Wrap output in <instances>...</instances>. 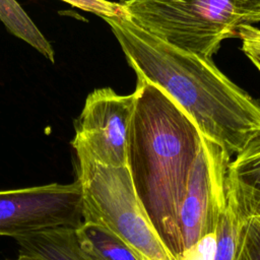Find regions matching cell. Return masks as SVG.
I'll return each instance as SVG.
<instances>
[{
	"label": "cell",
	"mask_w": 260,
	"mask_h": 260,
	"mask_svg": "<svg viewBox=\"0 0 260 260\" xmlns=\"http://www.w3.org/2000/svg\"><path fill=\"white\" fill-rule=\"evenodd\" d=\"M235 260H260V217L243 222Z\"/></svg>",
	"instance_id": "13"
},
{
	"label": "cell",
	"mask_w": 260,
	"mask_h": 260,
	"mask_svg": "<svg viewBox=\"0 0 260 260\" xmlns=\"http://www.w3.org/2000/svg\"><path fill=\"white\" fill-rule=\"evenodd\" d=\"M137 77L171 96L200 133L231 158L260 135V104L229 79L209 58L176 48L127 16L102 17Z\"/></svg>",
	"instance_id": "1"
},
{
	"label": "cell",
	"mask_w": 260,
	"mask_h": 260,
	"mask_svg": "<svg viewBox=\"0 0 260 260\" xmlns=\"http://www.w3.org/2000/svg\"><path fill=\"white\" fill-rule=\"evenodd\" d=\"M234 198L226 188V203L221 210L215 230L216 247L213 260H235L243 224Z\"/></svg>",
	"instance_id": "12"
},
{
	"label": "cell",
	"mask_w": 260,
	"mask_h": 260,
	"mask_svg": "<svg viewBox=\"0 0 260 260\" xmlns=\"http://www.w3.org/2000/svg\"><path fill=\"white\" fill-rule=\"evenodd\" d=\"M75 233L80 248L91 260H145L114 234L95 223L82 221Z\"/></svg>",
	"instance_id": "10"
},
{
	"label": "cell",
	"mask_w": 260,
	"mask_h": 260,
	"mask_svg": "<svg viewBox=\"0 0 260 260\" xmlns=\"http://www.w3.org/2000/svg\"><path fill=\"white\" fill-rule=\"evenodd\" d=\"M71 6L77 7L83 11L96 14L101 17L127 16L121 3L108 0H62Z\"/></svg>",
	"instance_id": "14"
},
{
	"label": "cell",
	"mask_w": 260,
	"mask_h": 260,
	"mask_svg": "<svg viewBox=\"0 0 260 260\" xmlns=\"http://www.w3.org/2000/svg\"><path fill=\"white\" fill-rule=\"evenodd\" d=\"M14 260H38V259H34V258H28V257H24V256H20L18 255V257Z\"/></svg>",
	"instance_id": "17"
},
{
	"label": "cell",
	"mask_w": 260,
	"mask_h": 260,
	"mask_svg": "<svg viewBox=\"0 0 260 260\" xmlns=\"http://www.w3.org/2000/svg\"><path fill=\"white\" fill-rule=\"evenodd\" d=\"M127 17L164 42L211 59L222 41L260 22V0H124Z\"/></svg>",
	"instance_id": "3"
},
{
	"label": "cell",
	"mask_w": 260,
	"mask_h": 260,
	"mask_svg": "<svg viewBox=\"0 0 260 260\" xmlns=\"http://www.w3.org/2000/svg\"><path fill=\"white\" fill-rule=\"evenodd\" d=\"M215 234L205 236L190 249L186 250L180 260H213L215 255Z\"/></svg>",
	"instance_id": "16"
},
{
	"label": "cell",
	"mask_w": 260,
	"mask_h": 260,
	"mask_svg": "<svg viewBox=\"0 0 260 260\" xmlns=\"http://www.w3.org/2000/svg\"><path fill=\"white\" fill-rule=\"evenodd\" d=\"M137 91L119 94L111 87L96 88L86 96L75 121L71 145L75 153L108 166H128V145Z\"/></svg>",
	"instance_id": "5"
},
{
	"label": "cell",
	"mask_w": 260,
	"mask_h": 260,
	"mask_svg": "<svg viewBox=\"0 0 260 260\" xmlns=\"http://www.w3.org/2000/svg\"><path fill=\"white\" fill-rule=\"evenodd\" d=\"M82 221L77 180L0 191V236L16 238L58 226L76 229Z\"/></svg>",
	"instance_id": "6"
},
{
	"label": "cell",
	"mask_w": 260,
	"mask_h": 260,
	"mask_svg": "<svg viewBox=\"0 0 260 260\" xmlns=\"http://www.w3.org/2000/svg\"><path fill=\"white\" fill-rule=\"evenodd\" d=\"M231 156L202 135L180 210L184 252L205 236L215 234L226 203V171Z\"/></svg>",
	"instance_id": "7"
},
{
	"label": "cell",
	"mask_w": 260,
	"mask_h": 260,
	"mask_svg": "<svg viewBox=\"0 0 260 260\" xmlns=\"http://www.w3.org/2000/svg\"><path fill=\"white\" fill-rule=\"evenodd\" d=\"M238 37L242 42L241 50L260 72V28L254 25L243 26Z\"/></svg>",
	"instance_id": "15"
},
{
	"label": "cell",
	"mask_w": 260,
	"mask_h": 260,
	"mask_svg": "<svg viewBox=\"0 0 260 260\" xmlns=\"http://www.w3.org/2000/svg\"><path fill=\"white\" fill-rule=\"evenodd\" d=\"M226 188L243 221L260 217V135L231 158Z\"/></svg>",
	"instance_id": "8"
},
{
	"label": "cell",
	"mask_w": 260,
	"mask_h": 260,
	"mask_svg": "<svg viewBox=\"0 0 260 260\" xmlns=\"http://www.w3.org/2000/svg\"><path fill=\"white\" fill-rule=\"evenodd\" d=\"M14 239L20 256L38 260H91L80 248L74 228L45 229Z\"/></svg>",
	"instance_id": "9"
},
{
	"label": "cell",
	"mask_w": 260,
	"mask_h": 260,
	"mask_svg": "<svg viewBox=\"0 0 260 260\" xmlns=\"http://www.w3.org/2000/svg\"><path fill=\"white\" fill-rule=\"evenodd\" d=\"M76 159L82 220L108 230L145 260H176L150 221L128 166L103 165L80 153Z\"/></svg>",
	"instance_id": "4"
},
{
	"label": "cell",
	"mask_w": 260,
	"mask_h": 260,
	"mask_svg": "<svg viewBox=\"0 0 260 260\" xmlns=\"http://www.w3.org/2000/svg\"><path fill=\"white\" fill-rule=\"evenodd\" d=\"M128 168L137 195L176 260L184 253L180 210L202 134L164 90L137 77Z\"/></svg>",
	"instance_id": "2"
},
{
	"label": "cell",
	"mask_w": 260,
	"mask_h": 260,
	"mask_svg": "<svg viewBox=\"0 0 260 260\" xmlns=\"http://www.w3.org/2000/svg\"><path fill=\"white\" fill-rule=\"evenodd\" d=\"M0 20L13 36L27 43L52 63L55 62V52L50 42L16 0H0Z\"/></svg>",
	"instance_id": "11"
}]
</instances>
